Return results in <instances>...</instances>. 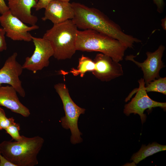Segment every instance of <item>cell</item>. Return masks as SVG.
Masks as SVG:
<instances>
[{
    "instance_id": "cell-5",
    "label": "cell",
    "mask_w": 166,
    "mask_h": 166,
    "mask_svg": "<svg viewBox=\"0 0 166 166\" xmlns=\"http://www.w3.org/2000/svg\"><path fill=\"white\" fill-rule=\"evenodd\" d=\"M54 88L61 100L65 114V116L61 119V125L64 128L70 129L72 144L81 143L82 141L81 136L82 133L78 127V121L80 115L85 113V109L78 106L73 101L65 84L58 83L54 85Z\"/></svg>"
},
{
    "instance_id": "cell-26",
    "label": "cell",
    "mask_w": 166,
    "mask_h": 166,
    "mask_svg": "<svg viewBox=\"0 0 166 166\" xmlns=\"http://www.w3.org/2000/svg\"><path fill=\"white\" fill-rule=\"evenodd\" d=\"M59 1L63 2H69V1L70 0H58Z\"/></svg>"
},
{
    "instance_id": "cell-14",
    "label": "cell",
    "mask_w": 166,
    "mask_h": 166,
    "mask_svg": "<svg viewBox=\"0 0 166 166\" xmlns=\"http://www.w3.org/2000/svg\"><path fill=\"white\" fill-rule=\"evenodd\" d=\"M12 14L25 23L35 25L38 21L37 17L33 15L31 9L34 8L37 0H6Z\"/></svg>"
},
{
    "instance_id": "cell-13",
    "label": "cell",
    "mask_w": 166,
    "mask_h": 166,
    "mask_svg": "<svg viewBox=\"0 0 166 166\" xmlns=\"http://www.w3.org/2000/svg\"><path fill=\"white\" fill-rule=\"evenodd\" d=\"M15 89L11 85L0 86V105L24 117L30 114L29 109L20 101Z\"/></svg>"
},
{
    "instance_id": "cell-16",
    "label": "cell",
    "mask_w": 166,
    "mask_h": 166,
    "mask_svg": "<svg viewBox=\"0 0 166 166\" xmlns=\"http://www.w3.org/2000/svg\"><path fill=\"white\" fill-rule=\"evenodd\" d=\"M95 67L94 61L83 55L79 59V63L77 68L71 69L70 73L74 76L80 75L81 77H83L86 72L93 71Z\"/></svg>"
},
{
    "instance_id": "cell-10",
    "label": "cell",
    "mask_w": 166,
    "mask_h": 166,
    "mask_svg": "<svg viewBox=\"0 0 166 166\" xmlns=\"http://www.w3.org/2000/svg\"><path fill=\"white\" fill-rule=\"evenodd\" d=\"M17 56V53H14L0 69V86L2 84H9L14 87L21 96L24 97L26 93L19 78L23 69L16 60Z\"/></svg>"
},
{
    "instance_id": "cell-4",
    "label": "cell",
    "mask_w": 166,
    "mask_h": 166,
    "mask_svg": "<svg viewBox=\"0 0 166 166\" xmlns=\"http://www.w3.org/2000/svg\"><path fill=\"white\" fill-rule=\"evenodd\" d=\"M77 28L71 19L53 24L43 37L48 40L53 50V56L57 60L70 59L77 51L76 42Z\"/></svg>"
},
{
    "instance_id": "cell-3",
    "label": "cell",
    "mask_w": 166,
    "mask_h": 166,
    "mask_svg": "<svg viewBox=\"0 0 166 166\" xmlns=\"http://www.w3.org/2000/svg\"><path fill=\"white\" fill-rule=\"evenodd\" d=\"M22 136L18 141L4 140L0 143V152L15 166H34L38 164L37 156L44 143L39 136Z\"/></svg>"
},
{
    "instance_id": "cell-2",
    "label": "cell",
    "mask_w": 166,
    "mask_h": 166,
    "mask_svg": "<svg viewBox=\"0 0 166 166\" xmlns=\"http://www.w3.org/2000/svg\"><path fill=\"white\" fill-rule=\"evenodd\" d=\"M76 48L77 51L100 52L118 62L128 48L119 41L92 30L78 31Z\"/></svg>"
},
{
    "instance_id": "cell-24",
    "label": "cell",
    "mask_w": 166,
    "mask_h": 166,
    "mask_svg": "<svg viewBox=\"0 0 166 166\" xmlns=\"http://www.w3.org/2000/svg\"><path fill=\"white\" fill-rule=\"evenodd\" d=\"M153 1L157 6L158 11L160 12L162 10L163 7V0H153Z\"/></svg>"
},
{
    "instance_id": "cell-8",
    "label": "cell",
    "mask_w": 166,
    "mask_h": 166,
    "mask_svg": "<svg viewBox=\"0 0 166 166\" xmlns=\"http://www.w3.org/2000/svg\"><path fill=\"white\" fill-rule=\"evenodd\" d=\"M0 23L6 37L14 41H32V35L29 31L37 30L36 25L28 26L13 15L9 10L0 16Z\"/></svg>"
},
{
    "instance_id": "cell-9",
    "label": "cell",
    "mask_w": 166,
    "mask_h": 166,
    "mask_svg": "<svg viewBox=\"0 0 166 166\" xmlns=\"http://www.w3.org/2000/svg\"><path fill=\"white\" fill-rule=\"evenodd\" d=\"M165 49V47L161 45L153 52H147L146 53L147 58L143 62L135 60L134 58L135 56L133 55L127 56L125 59L132 61L141 68L144 74V82L146 85L156 78L160 77L159 72L164 67L162 57Z\"/></svg>"
},
{
    "instance_id": "cell-6",
    "label": "cell",
    "mask_w": 166,
    "mask_h": 166,
    "mask_svg": "<svg viewBox=\"0 0 166 166\" xmlns=\"http://www.w3.org/2000/svg\"><path fill=\"white\" fill-rule=\"evenodd\" d=\"M139 88L133 93H131L125 99V101H129L134 93L136 92L134 97L130 102L126 104L124 107L123 113L127 116L131 114H138L140 116L142 124L146 121V116L144 114L146 109L151 110L152 108L160 107L165 111L166 103L155 101L149 97L145 89V83L144 78L139 80Z\"/></svg>"
},
{
    "instance_id": "cell-1",
    "label": "cell",
    "mask_w": 166,
    "mask_h": 166,
    "mask_svg": "<svg viewBox=\"0 0 166 166\" xmlns=\"http://www.w3.org/2000/svg\"><path fill=\"white\" fill-rule=\"evenodd\" d=\"M72 3L74 16L71 19L77 28L92 30L117 39L128 48H132L135 43L140 41L127 34L120 27L98 10L79 3Z\"/></svg>"
},
{
    "instance_id": "cell-22",
    "label": "cell",
    "mask_w": 166,
    "mask_h": 166,
    "mask_svg": "<svg viewBox=\"0 0 166 166\" xmlns=\"http://www.w3.org/2000/svg\"><path fill=\"white\" fill-rule=\"evenodd\" d=\"M0 166H15L7 160L0 152Z\"/></svg>"
},
{
    "instance_id": "cell-20",
    "label": "cell",
    "mask_w": 166,
    "mask_h": 166,
    "mask_svg": "<svg viewBox=\"0 0 166 166\" xmlns=\"http://www.w3.org/2000/svg\"><path fill=\"white\" fill-rule=\"evenodd\" d=\"M5 32L2 27H0V52L5 50L7 49L5 35Z\"/></svg>"
},
{
    "instance_id": "cell-15",
    "label": "cell",
    "mask_w": 166,
    "mask_h": 166,
    "mask_svg": "<svg viewBox=\"0 0 166 166\" xmlns=\"http://www.w3.org/2000/svg\"><path fill=\"white\" fill-rule=\"evenodd\" d=\"M166 150V145H161L156 142L147 145H142L139 151L132 155L130 160L137 164L149 156Z\"/></svg>"
},
{
    "instance_id": "cell-21",
    "label": "cell",
    "mask_w": 166,
    "mask_h": 166,
    "mask_svg": "<svg viewBox=\"0 0 166 166\" xmlns=\"http://www.w3.org/2000/svg\"><path fill=\"white\" fill-rule=\"evenodd\" d=\"M52 0H39L34 8L36 11H38L43 8L45 9Z\"/></svg>"
},
{
    "instance_id": "cell-18",
    "label": "cell",
    "mask_w": 166,
    "mask_h": 166,
    "mask_svg": "<svg viewBox=\"0 0 166 166\" xmlns=\"http://www.w3.org/2000/svg\"><path fill=\"white\" fill-rule=\"evenodd\" d=\"M20 130V125L19 123L14 122L5 130L6 133L9 134L12 138V140L18 141L22 138V136L19 134Z\"/></svg>"
},
{
    "instance_id": "cell-11",
    "label": "cell",
    "mask_w": 166,
    "mask_h": 166,
    "mask_svg": "<svg viewBox=\"0 0 166 166\" xmlns=\"http://www.w3.org/2000/svg\"><path fill=\"white\" fill-rule=\"evenodd\" d=\"M93 61L95 67L92 73L101 81H109L123 74L121 64L102 53L97 54Z\"/></svg>"
},
{
    "instance_id": "cell-7",
    "label": "cell",
    "mask_w": 166,
    "mask_h": 166,
    "mask_svg": "<svg viewBox=\"0 0 166 166\" xmlns=\"http://www.w3.org/2000/svg\"><path fill=\"white\" fill-rule=\"evenodd\" d=\"M35 46L34 52L30 57H27L22 65L23 69L36 73L49 64V59L53 56V50L49 41L46 39L32 37Z\"/></svg>"
},
{
    "instance_id": "cell-19",
    "label": "cell",
    "mask_w": 166,
    "mask_h": 166,
    "mask_svg": "<svg viewBox=\"0 0 166 166\" xmlns=\"http://www.w3.org/2000/svg\"><path fill=\"white\" fill-rule=\"evenodd\" d=\"M14 122V118L7 117L4 110L0 107V130H5Z\"/></svg>"
},
{
    "instance_id": "cell-17",
    "label": "cell",
    "mask_w": 166,
    "mask_h": 166,
    "mask_svg": "<svg viewBox=\"0 0 166 166\" xmlns=\"http://www.w3.org/2000/svg\"><path fill=\"white\" fill-rule=\"evenodd\" d=\"M145 89L147 93L156 92L166 95V78L160 77L146 84Z\"/></svg>"
},
{
    "instance_id": "cell-25",
    "label": "cell",
    "mask_w": 166,
    "mask_h": 166,
    "mask_svg": "<svg viewBox=\"0 0 166 166\" xmlns=\"http://www.w3.org/2000/svg\"><path fill=\"white\" fill-rule=\"evenodd\" d=\"M162 24L161 25L163 28L164 30H166V18H164V19L162 20L161 21Z\"/></svg>"
},
{
    "instance_id": "cell-23",
    "label": "cell",
    "mask_w": 166,
    "mask_h": 166,
    "mask_svg": "<svg viewBox=\"0 0 166 166\" xmlns=\"http://www.w3.org/2000/svg\"><path fill=\"white\" fill-rule=\"evenodd\" d=\"M9 10V8L6 5L5 0H0V14H2Z\"/></svg>"
},
{
    "instance_id": "cell-12",
    "label": "cell",
    "mask_w": 166,
    "mask_h": 166,
    "mask_svg": "<svg viewBox=\"0 0 166 166\" xmlns=\"http://www.w3.org/2000/svg\"><path fill=\"white\" fill-rule=\"evenodd\" d=\"M74 11L72 3L58 0H53L45 9L43 21L49 20L53 24L72 19Z\"/></svg>"
}]
</instances>
